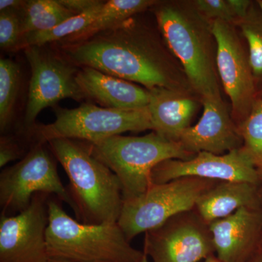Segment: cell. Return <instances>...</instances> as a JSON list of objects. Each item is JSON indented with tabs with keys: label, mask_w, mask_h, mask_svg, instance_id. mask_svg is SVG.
Segmentation results:
<instances>
[{
	"label": "cell",
	"mask_w": 262,
	"mask_h": 262,
	"mask_svg": "<svg viewBox=\"0 0 262 262\" xmlns=\"http://www.w3.org/2000/svg\"><path fill=\"white\" fill-rule=\"evenodd\" d=\"M160 38L134 17L89 39L58 46L76 67L95 69L149 91L165 88L193 92L182 67Z\"/></svg>",
	"instance_id": "1"
},
{
	"label": "cell",
	"mask_w": 262,
	"mask_h": 262,
	"mask_svg": "<svg viewBox=\"0 0 262 262\" xmlns=\"http://www.w3.org/2000/svg\"><path fill=\"white\" fill-rule=\"evenodd\" d=\"M155 13L160 34L180 62L193 92L200 98L222 97L211 21L192 1L160 2Z\"/></svg>",
	"instance_id": "2"
},
{
	"label": "cell",
	"mask_w": 262,
	"mask_h": 262,
	"mask_svg": "<svg viewBox=\"0 0 262 262\" xmlns=\"http://www.w3.org/2000/svg\"><path fill=\"white\" fill-rule=\"evenodd\" d=\"M47 144L70 179L67 189L77 221L87 225L117 223L124 199L117 176L84 144L69 139H53Z\"/></svg>",
	"instance_id": "3"
},
{
	"label": "cell",
	"mask_w": 262,
	"mask_h": 262,
	"mask_svg": "<svg viewBox=\"0 0 262 262\" xmlns=\"http://www.w3.org/2000/svg\"><path fill=\"white\" fill-rule=\"evenodd\" d=\"M52 195L48 201L49 258L80 262H141L144 252L132 247L118 224L87 225L74 220Z\"/></svg>",
	"instance_id": "4"
},
{
	"label": "cell",
	"mask_w": 262,
	"mask_h": 262,
	"mask_svg": "<svg viewBox=\"0 0 262 262\" xmlns=\"http://www.w3.org/2000/svg\"><path fill=\"white\" fill-rule=\"evenodd\" d=\"M95 158L117 176L124 201L144 194L151 186L153 169L168 160L192 158L181 144L152 132L143 136H115L84 144Z\"/></svg>",
	"instance_id": "5"
},
{
	"label": "cell",
	"mask_w": 262,
	"mask_h": 262,
	"mask_svg": "<svg viewBox=\"0 0 262 262\" xmlns=\"http://www.w3.org/2000/svg\"><path fill=\"white\" fill-rule=\"evenodd\" d=\"M56 120L37 125L32 131L35 143L47 144L56 139L97 143L127 131L152 130L149 108L120 110L82 103L75 108H55Z\"/></svg>",
	"instance_id": "6"
},
{
	"label": "cell",
	"mask_w": 262,
	"mask_h": 262,
	"mask_svg": "<svg viewBox=\"0 0 262 262\" xmlns=\"http://www.w3.org/2000/svg\"><path fill=\"white\" fill-rule=\"evenodd\" d=\"M46 145L47 144L36 143L20 161L1 172L2 214L13 215L23 211L38 192L56 196L75 211L68 189L58 176L55 157Z\"/></svg>",
	"instance_id": "7"
},
{
	"label": "cell",
	"mask_w": 262,
	"mask_h": 262,
	"mask_svg": "<svg viewBox=\"0 0 262 262\" xmlns=\"http://www.w3.org/2000/svg\"><path fill=\"white\" fill-rule=\"evenodd\" d=\"M205 188L203 181L189 178L151 185L144 194L123 202L117 224L130 242L138 234L162 227L173 215L190 210Z\"/></svg>",
	"instance_id": "8"
},
{
	"label": "cell",
	"mask_w": 262,
	"mask_h": 262,
	"mask_svg": "<svg viewBox=\"0 0 262 262\" xmlns=\"http://www.w3.org/2000/svg\"><path fill=\"white\" fill-rule=\"evenodd\" d=\"M24 50L32 73L24 120L26 134H30L42 110L64 98L81 101L85 96L76 80L79 70L67 58L45 46Z\"/></svg>",
	"instance_id": "9"
},
{
	"label": "cell",
	"mask_w": 262,
	"mask_h": 262,
	"mask_svg": "<svg viewBox=\"0 0 262 262\" xmlns=\"http://www.w3.org/2000/svg\"><path fill=\"white\" fill-rule=\"evenodd\" d=\"M216 42V68L221 83L232 104V117L239 125L247 118L258 92L248 51L234 24L211 21Z\"/></svg>",
	"instance_id": "10"
},
{
	"label": "cell",
	"mask_w": 262,
	"mask_h": 262,
	"mask_svg": "<svg viewBox=\"0 0 262 262\" xmlns=\"http://www.w3.org/2000/svg\"><path fill=\"white\" fill-rule=\"evenodd\" d=\"M51 194L36 193L18 214L0 217V262H46Z\"/></svg>",
	"instance_id": "11"
},
{
	"label": "cell",
	"mask_w": 262,
	"mask_h": 262,
	"mask_svg": "<svg viewBox=\"0 0 262 262\" xmlns=\"http://www.w3.org/2000/svg\"><path fill=\"white\" fill-rule=\"evenodd\" d=\"M256 166L244 146L224 155L201 151L189 160L172 159L160 163L151 172V182L155 185L195 177L254 184L258 178Z\"/></svg>",
	"instance_id": "12"
},
{
	"label": "cell",
	"mask_w": 262,
	"mask_h": 262,
	"mask_svg": "<svg viewBox=\"0 0 262 262\" xmlns=\"http://www.w3.org/2000/svg\"><path fill=\"white\" fill-rule=\"evenodd\" d=\"M203 113L194 126L182 133L178 142L192 154L224 155L242 147V136L222 97L201 98Z\"/></svg>",
	"instance_id": "13"
},
{
	"label": "cell",
	"mask_w": 262,
	"mask_h": 262,
	"mask_svg": "<svg viewBox=\"0 0 262 262\" xmlns=\"http://www.w3.org/2000/svg\"><path fill=\"white\" fill-rule=\"evenodd\" d=\"M212 246L192 226L163 227L146 232L144 252L153 262H200L211 256Z\"/></svg>",
	"instance_id": "14"
},
{
	"label": "cell",
	"mask_w": 262,
	"mask_h": 262,
	"mask_svg": "<svg viewBox=\"0 0 262 262\" xmlns=\"http://www.w3.org/2000/svg\"><path fill=\"white\" fill-rule=\"evenodd\" d=\"M76 80L85 98L106 108L134 110L149 105V90L95 69L82 67Z\"/></svg>",
	"instance_id": "15"
},
{
	"label": "cell",
	"mask_w": 262,
	"mask_h": 262,
	"mask_svg": "<svg viewBox=\"0 0 262 262\" xmlns=\"http://www.w3.org/2000/svg\"><path fill=\"white\" fill-rule=\"evenodd\" d=\"M148 105L152 130L165 139L178 142L183 132L190 126L199 108V101L190 91L156 88L149 90Z\"/></svg>",
	"instance_id": "16"
},
{
	"label": "cell",
	"mask_w": 262,
	"mask_h": 262,
	"mask_svg": "<svg viewBox=\"0 0 262 262\" xmlns=\"http://www.w3.org/2000/svg\"><path fill=\"white\" fill-rule=\"evenodd\" d=\"M258 218L248 207L211 224L213 246L222 262H246L252 252Z\"/></svg>",
	"instance_id": "17"
},
{
	"label": "cell",
	"mask_w": 262,
	"mask_h": 262,
	"mask_svg": "<svg viewBox=\"0 0 262 262\" xmlns=\"http://www.w3.org/2000/svg\"><path fill=\"white\" fill-rule=\"evenodd\" d=\"M253 200V184L225 182L203 193L196 205L205 220L215 221L228 216L239 208L251 206Z\"/></svg>",
	"instance_id": "18"
},
{
	"label": "cell",
	"mask_w": 262,
	"mask_h": 262,
	"mask_svg": "<svg viewBox=\"0 0 262 262\" xmlns=\"http://www.w3.org/2000/svg\"><path fill=\"white\" fill-rule=\"evenodd\" d=\"M160 3V1L156 0H110L106 2L92 23L80 32L58 42L72 43L89 39L98 33L134 18L136 15L156 6Z\"/></svg>",
	"instance_id": "19"
},
{
	"label": "cell",
	"mask_w": 262,
	"mask_h": 262,
	"mask_svg": "<svg viewBox=\"0 0 262 262\" xmlns=\"http://www.w3.org/2000/svg\"><path fill=\"white\" fill-rule=\"evenodd\" d=\"M19 15L22 36L29 33L50 30L77 15L62 5L59 0L26 1Z\"/></svg>",
	"instance_id": "20"
},
{
	"label": "cell",
	"mask_w": 262,
	"mask_h": 262,
	"mask_svg": "<svg viewBox=\"0 0 262 262\" xmlns=\"http://www.w3.org/2000/svg\"><path fill=\"white\" fill-rule=\"evenodd\" d=\"M104 3L103 2L101 5L89 11L72 17L50 30L24 34L20 39L19 49H24L29 46H46L49 43L60 42L75 35L92 23Z\"/></svg>",
	"instance_id": "21"
},
{
	"label": "cell",
	"mask_w": 262,
	"mask_h": 262,
	"mask_svg": "<svg viewBox=\"0 0 262 262\" xmlns=\"http://www.w3.org/2000/svg\"><path fill=\"white\" fill-rule=\"evenodd\" d=\"M20 67L13 60L0 61V130L9 128L18 98L20 82Z\"/></svg>",
	"instance_id": "22"
},
{
	"label": "cell",
	"mask_w": 262,
	"mask_h": 262,
	"mask_svg": "<svg viewBox=\"0 0 262 262\" xmlns=\"http://www.w3.org/2000/svg\"><path fill=\"white\" fill-rule=\"evenodd\" d=\"M248 44L250 64L256 84L262 82V13L253 2L246 18L235 24Z\"/></svg>",
	"instance_id": "23"
},
{
	"label": "cell",
	"mask_w": 262,
	"mask_h": 262,
	"mask_svg": "<svg viewBox=\"0 0 262 262\" xmlns=\"http://www.w3.org/2000/svg\"><path fill=\"white\" fill-rule=\"evenodd\" d=\"M239 134L256 166L262 168V90L258 92L251 113L238 125Z\"/></svg>",
	"instance_id": "24"
},
{
	"label": "cell",
	"mask_w": 262,
	"mask_h": 262,
	"mask_svg": "<svg viewBox=\"0 0 262 262\" xmlns=\"http://www.w3.org/2000/svg\"><path fill=\"white\" fill-rule=\"evenodd\" d=\"M19 11L4 10L0 13V47L4 51L19 50L21 39Z\"/></svg>",
	"instance_id": "25"
},
{
	"label": "cell",
	"mask_w": 262,
	"mask_h": 262,
	"mask_svg": "<svg viewBox=\"0 0 262 262\" xmlns=\"http://www.w3.org/2000/svg\"><path fill=\"white\" fill-rule=\"evenodd\" d=\"M196 10L209 21L220 20L235 24L236 20L227 0H194Z\"/></svg>",
	"instance_id": "26"
},
{
	"label": "cell",
	"mask_w": 262,
	"mask_h": 262,
	"mask_svg": "<svg viewBox=\"0 0 262 262\" xmlns=\"http://www.w3.org/2000/svg\"><path fill=\"white\" fill-rule=\"evenodd\" d=\"M24 150L16 138L3 136L0 139V167L4 168L10 162L24 158Z\"/></svg>",
	"instance_id": "27"
},
{
	"label": "cell",
	"mask_w": 262,
	"mask_h": 262,
	"mask_svg": "<svg viewBox=\"0 0 262 262\" xmlns=\"http://www.w3.org/2000/svg\"><path fill=\"white\" fill-rule=\"evenodd\" d=\"M62 5L77 15L96 8L103 3L98 0H59Z\"/></svg>",
	"instance_id": "28"
},
{
	"label": "cell",
	"mask_w": 262,
	"mask_h": 262,
	"mask_svg": "<svg viewBox=\"0 0 262 262\" xmlns=\"http://www.w3.org/2000/svg\"><path fill=\"white\" fill-rule=\"evenodd\" d=\"M227 3L235 18L236 24L246 18L253 2L250 0H227Z\"/></svg>",
	"instance_id": "29"
},
{
	"label": "cell",
	"mask_w": 262,
	"mask_h": 262,
	"mask_svg": "<svg viewBox=\"0 0 262 262\" xmlns=\"http://www.w3.org/2000/svg\"><path fill=\"white\" fill-rule=\"evenodd\" d=\"M26 1L22 0H1L0 11L4 10H16L20 12L24 8Z\"/></svg>",
	"instance_id": "30"
},
{
	"label": "cell",
	"mask_w": 262,
	"mask_h": 262,
	"mask_svg": "<svg viewBox=\"0 0 262 262\" xmlns=\"http://www.w3.org/2000/svg\"><path fill=\"white\" fill-rule=\"evenodd\" d=\"M46 262H80L72 261V260L63 259V258H49Z\"/></svg>",
	"instance_id": "31"
},
{
	"label": "cell",
	"mask_w": 262,
	"mask_h": 262,
	"mask_svg": "<svg viewBox=\"0 0 262 262\" xmlns=\"http://www.w3.org/2000/svg\"><path fill=\"white\" fill-rule=\"evenodd\" d=\"M202 262H222L220 261V259H219L218 258H215L214 256H208V257H207L206 258H205L204 260H203V261Z\"/></svg>",
	"instance_id": "32"
},
{
	"label": "cell",
	"mask_w": 262,
	"mask_h": 262,
	"mask_svg": "<svg viewBox=\"0 0 262 262\" xmlns=\"http://www.w3.org/2000/svg\"><path fill=\"white\" fill-rule=\"evenodd\" d=\"M246 262H262V254L259 255L257 257L253 258V259H250V258H248L247 261Z\"/></svg>",
	"instance_id": "33"
},
{
	"label": "cell",
	"mask_w": 262,
	"mask_h": 262,
	"mask_svg": "<svg viewBox=\"0 0 262 262\" xmlns=\"http://www.w3.org/2000/svg\"><path fill=\"white\" fill-rule=\"evenodd\" d=\"M148 258L149 257H148L147 255L144 252V256H143L142 259H141V262H149V258Z\"/></svg>",
	"instance_id": "34"
},
{
	"label": "cell",
	"mask_w": 262,
	"mask_h": 262,
	"mask_svg": "<svg viewBox=\"0 0 262 262\" xmlns=\"http://www.w3.org/2000/svg\"><path fill=\"white\" fill-rule=\"evenodd\" d=\"M256 3H257V5H258V7H259L260 10H261L262 13V0H257V1H256Z\"/></svg>",
	"instance_id": "35"
}]
</instances>
